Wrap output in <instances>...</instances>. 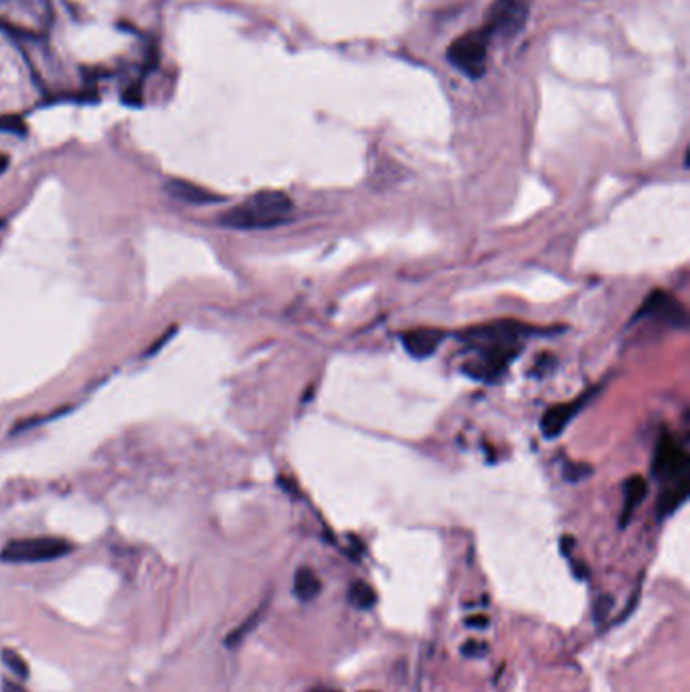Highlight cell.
<instances>
[{
    "label": "cell",
    "mask_w": 690,
    "mask_h": 692,
    "mask_svg": "<svg viewBox=\"0 0 690 692\" xmlns=\"http://www.w3.org/2000/svg\"><path fill=\"white\" fill-rule=\"evenodd\" d=\"M445 339V332L440 328H417L401 336L405 351L415 359H427L440 349V344Z\"/></svg>",
    "instance_id": "cell-9"
},
{
    "label": "cell",
    "mask_w": 690,
    "mask_h": 692,
    "mask_svg": "<svg viewBox=\"0 0 690 692\" xmlns=\"http://www.w3.org/2000/svg\"><path fill=\"white\" fill-rule=\"evenodd\" d=\"M3 660H5V664L8 666V668L15 672V677H19V678H27L29 677V666H27V662H24V658H23L19 652L11 650V648H5V650H3Z\"/></svg>",
    "instance_id": "cell-15"
},
{
    "label": "cell",
    "mask_w": 690,
    "mask_h": 692,
    "mask_svg": "<svg viewBox=\"0 0 690 692\" xmlns=\"http://www.w3.org/2000/svg\"><path fill=\"white\" fill-rule=\"evenodd\" d=\"M322 590L318 575L310 567H300L294 575V593L302 601H312Z\"/></svg>",
    "instance_id": "cell-13"
},
{
    "label": "cell",
    "mask_w": 690,
    "mask_h": 692,
    "mask_svg": "<svg viewBox=\"0 0 690 692\" xmlns=\"http://www.w3.org/2000/svg\"><path fill=\"white\" fill-rule=\"evenodd\" d=\"M73 547L55 536H34V539H15L0 551L5 563H45L72 553Z\"/></svg>",
    "instance_id": "cell-4"
},
{
    "label": "cell",
    "mask_w": 690,
    "mask_h": 692,
    "mask_svg": "<svg viewBox=\"0 0 690 692\" xmlns=\"http://www.w3.org/2000/svg\"><path fill=\"white\" fill-rule=\"evenodd\" d=\"M3 692H27L24 690L19 682H13V680H5L3 682Z\"/></svg>",
    "instance_id": "cell-20"
},
{
    "label": "cell",
    "mask_w": 690,
    "mask_h": 692,
    "mask_svg": "<svg viewBox=\"0 0 690 692\" xmlns=\"http://www.w3.org/2000/svg\"><path fill=\"white\" fill-rule=\"evenodd\" d=\"M310 692H340V690L330 688V687H316V688H312Z\"/></svg>",
    "instance_id": "cell-22"
},
{
    "label": "cell",
    "mask_w": 690,
    "mask_h": 692,
    "mask_svg": "<svg viewBox=\"0 0 690 692\" xmlns=\"http://www.w3.org/2000/svg\"><path fill=\"white\" fill-rule=\"evenodd\" d=\"M646 492H648V484L642 478V476H632L627 478L624 484V514H622V526L630 521L632 513L636 506L642 503Z\"/></svg>",
    "instance_id": "cell-12"
},
{
    "label": "cell",
    "mask_w": 690,
    "mask_h": 692,
    "mask_svg": "<svg viewBox=\"0 0 690 692\" xmlns=\"http://www.w3.org/2000/svg\"><path fill=\"white\" fill-rule=\"evenodd\" d=\"M686 498H688V480H686V476H685V478L676 480L660 496V500H658V516L664 518V516H670L672 513H676V510L686 503Z\"/></svg>",
    "instance_id": "cell-11"
},
{
    "label": "cell",
    "mask_w": 690,
    "mask_h": 692,
    "mask_svg": "<svg viewBox=\"0 0 690 692\" xmlns=\"http://www.w3.org/2000/svg\"><path fill=\"white\" fill-rule=\"evenodd\" d=\"M488 624H491V620H488L486 616H474L466 620V626L470 628H488Z\"/></svg>",
    "instance_id": "cell-19"
},
{
    "label": "cell",
    "mask_w": 690,
    "mask_h": 692,
    "mask_svg": "<svg viewBox=\"0 0 690 692\" xmlns=\"http://www.w3.org/2000/svg\"><path fill=\"white\" fill-rule=\"evenodd\" d=\"M494 39L492 31L486 27H480L462 34L456 41L452 43L448 49L450 63L460 69L462 73L468 77H480L486 72V59H488V47Z\"/></svg>",
    "instance_id": "cell-3"
},
{
    "label": "cell",
    "mask_w": 690,
    "mask_h": 692,
    "mask_svg": "<svg viewBox=\"0 0 690 692\" xmlns=\"http://www.w3.org/2000/svg\"><path fill=\"white\" fill-rule=\"evenodd\" d=\"M348 600L356 610H373L377 605V591L369 583L355 581L348 590Z\"/></svg>",
    "instance_id": "cell-14"
},
{
    "label": "cell",
    "mask_w": 690,
    "mask_h": 692,
    "mask_svg": "<svg viewBox=\"0 0 690 692\" xmlns=\"http://www.w3.org/2000/svg\"><path fill=\"white\" fill-rule=\"evenodd\" d=\"M6 167H8V157L6 154H0V175L6 170Z\"/></svg>",
    "instance_id": "cell-21"
},
{
    "label": "cell",
    "mask_w": 690,
    "mask_h": 692,
    "mask_svg": "<svg viewBox=\"0 0 690 692\" xmlns=\"http://www.w3.org/2000/svg\"><path fill=\"white\" fill-rule=\"evenodd\" d=\"M529 16V6L525 0H496L488 11L486 27L492 31L494 37H512L525 27Z\"/></svg>",
    "instance_id": "cell-6"
},
{
    "label": "cell",
    "mask_w": 690,
    "mask_h": 692,
    "mask_svg": "<svg viewBox=\"0 0 690 692\" xmlns=\"http://www.w3.org/2000/svg\"><path fill=\"white\" fill-rule=\"evenodd\" d=\"M166 193H169L172 198H177V201L187 203V205H211V203L223 201V197L211 193V190L189 183V180H179V178H172L166 183Z\"/></svg>",
    "instance_id": "cell-10"
},
{
    "label": "cell",
    "mask_w": 690,
    "mask_h": 692,
    "mask_svg": "<svg viewBox=\"0 0 690 692\" xmlns=\"http://www.w3.org/2000/svg\"><path fill=\"white\" fill-rule=\"evenodd\" d=\"M688 470V454L683 444L672 436H662L654 452L652 474L662 480H680Z\"/></svg>",
    "instance_id": "cell-5"
},
{
    "label": "cell",
    "mask_w": 690,
    "mask_h": 692,
    "mask_svg": "<svg viewBox=\"0 0 690 692\" xmlns=\"http://www.w3.org/2000/svg\"><path fill=\"white\" fill-rule=\"evenodd\" d=\"M636 318H658L670 326H686V312L675 298H670L666 292H652L642 308L636 312Z\"/></svg>",
    "instance_id": "cell-7"
},
{
    "label": "cell",
    "mask_w": 690,
    "mask_h": 692,
    "mask_svg": "<svg viewBox=\"0 0 690 692\" xmlns=\"http://www.w3.org/2000/svg\"><path fill=\"white\" fill-rule=\"evenodd\" d=\"M611 605H614V600L607 598V595H604V598H601V600L596 603V608H593V613H596V620H598V621H601V620H604V618L607 616L609 610H611Z\"/></svg>",
    "instance_id": "cell-18"
},
{
    "label": "cell",
    "mask_w": 690,
    "mask_h": 692,
    "mask_svg": "<svg viewBox=\"0 0 690 692\" xmlns=\"http://www.w3.org/2000/svg\"><path fill=\"white\" fill-rule=\"evenodd\" d=\"M593 395H596V389H593V391H589V393L581 395L579 399L569 401V403L555 405V408L549 409L543 415V419H540V431H543V436L549 437V439L561 436L563 431H565V428L569 426V423L573 421V418H578L579 411L585 408V405L589 403V399H591Z\"/></svg>",
    "instance_id": "cell-8"
},
{
    "label": "cell",
    "mask_w": 690,
    "mask_h": 692,
    "mask_svg": "<svg viewBox=\"0 0 690 692\" xmlns=\"http://www.w3.org/2000/svg\"><path fill=\"white\" fill-rule=\"evenodd\" d=\"M529 328L517 322H492L462 334V341L476 354L474 360L464 367L476 380H494L500 377L510 360L520 352L522 339Z\"/></svg>",
    "instance_id": "cell-1"
},
{
    "label": "cell",
    "mask_w": 690,
    "mask_h": 692,
    "mask_svg": "<svg viewBox=\"0 0 690 692\" xmlns=\"http://www.w3.org/2000/svg\"><path fill=\"white\" fill-rule=\"evenodd\" d=\"M486 652H488L486 644L476 642V639H470V642L462 646V654L468 656V658H480V656H484Z\"/></svg>",
    "instance_id": "cell-17"
},
{
    "label": "cell",
    "mask_w": 690,
    "mask_h": 692,
    "mask_svg": "<svg viewBox=\"0 0 690 692\" xmlns=\"http://www.w3.org/2000/svg\"><path fill=\"white\" fill-rule=\"evenodd\" d=\"M294 203L282 190H259L246 203L233 207L221 215L225 227L241 231L274 229L292 219Z\"/></svg>",
    "instance_id": "cell-2"
},
{
    "label": "cell",
    "mask_w": 690,
    "mask_h": 692,
    "mask_svg": "<svg viewBox=\"0 0 690 692\" xmlns=\"http://www.w3.org/2000/svg\"><path fill=\"white\" fill-rule=\"evenodd\" d=\"M565 478L571 480V482H578V480H583L588 478V476L591 474V468L585 464H565Z\"/></svg>",
    "instance_id": "cell-16"
}]
</instances>
